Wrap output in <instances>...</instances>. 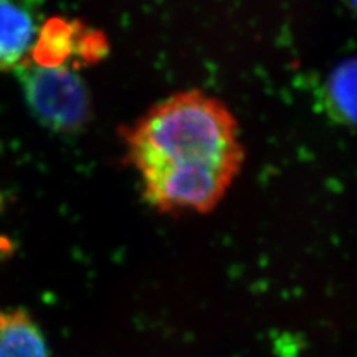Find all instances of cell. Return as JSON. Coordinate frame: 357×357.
I'll return each instance as SVG.
<instances>
[{
    "label": "cell",
    "mask_w": 357,
    "mask_h": 357,
    "mask_svg": "<svg viewBox=\"0 0 357 357\" xmlns=\"http://www.w3.org/2000/svg\"><path fill=\"white\" fill-rule=\"evenodd\" d=\"M127 144L144 198L164 213L215 208L244 162L231 110L195 89L152 107L132 127Z\"/></svg>",
    "instance_id": "obj_1"
},
{
    "label": "cell",
    "mask_w": 357,
    "mask_h": 357,
    "mask_svg": "<svg viewBox=\"0 0 357 357\" xmlns=\"http://www.w3.org/2000/svg\"><path fill=\"white\" fill-rule=\"evenodd\" d=\"M17 76L26 102L43 126L70 132L84 127L91 100L82 77L67 66L24 61Z\"/></svg>",
    "instance_id": "obj_2"
},
{
    "label": "cell",
    "mask_w": 357,
    "mask_h": 357,
    "mask_svg": "<svg viewBox=\"0 0 357 357\" xmlns=\"http://www.w3.org/2000/svg\"><path fill=\"white\" fill-rule=\"evenodd\" d=\"M42 35V10L33 2L0 0V72L27 61Z\"/></svg>",
    "instance_id": "obj_3"
},
{
    "label": "cell",
    "mask_w": 357,
    "mask_h": 357,
    "mask_svg": "<svg viewBox=\"0 0 357 357\" xmlns=\"http://www.w3.org/2000/svg\"><path fill=\"white\" fill-rule=\"evenodd\" d=\"M0 357H50L47 340L26 311L0 308Z\"/></svg>",
    "instance_id": "obj_4"
},
{
    "label": "cell",
    "mask_w": 357,
    "mask_h": 357,
    "mask_svg": "<svg viewBox=\"0 0 357 357\" xmlns=\"http://www.w3.org/2000/svg\"><path fill=\"white\" fill-rule=\"evenodd\" d=\"M325 94L333 118L357 127V59L335 67L328 77Z\"/></svg>",
    "instance_id": "obj_5"
},
{
    "label": "cell",
    "mask_w": 357,
    "mask_h": 357,
    "mask_svg": "<svg viewBox=\"0 0 357 357\" xmlns=\"http://www.w3.org/2000/svg\"><path fill=\"white\" fill-rule=\"evenodd\" d=\"M353 6H354V9H356V10H357V3H354V5H353Z\"/></svg>",
    "instance_id": "obj_6"
}]
</instances>
